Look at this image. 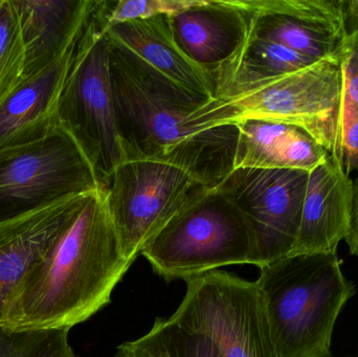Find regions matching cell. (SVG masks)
Here are the masks:
<instances>
[{
  "mask_svg": "<svg viewBox=\"0 0 358 357\" xmlns=\"http://www.w3.org/2000/svg\"><path fill=\"white\" fill-rule=\"evenodd\" d=\"M109 63L125 161H164L206 188L222 184L234 171L238 126L195 131L189 119L210 99L181 87L111 39Z\"/></svg>",
  "mask_w": 358,
  "mask_h": 357,
  "instance_id": "cell-1",
  "label": "cell"
},
{
  "mask_svg": "<svg viewBox=\"0 0 358 357\" xmlns=\"http://www.w3.org/2000/svg\"><path fill=\"white\" fill-rule=\"evenodd\" d=\"M131 265L122 251L102 187L90 195L31 270L6 327L69 330L110 303Z\"/></svg>",
  "mask_w": 358,
  "mask_h": 357,
  "instance_id": "cell-2",
  "label": "cell"
},
{
  "mask_svg": "<svg viewBox=\"0 0 358 357\" xmlns=\"http://www.w3.org/2000/svg\"><path fill=\"white\" fill-rule=\"evenodd\" d=\"M336 253L294 254L259 268L262 298L277 357H334L336 320L355 286Z\"/></svg>",
  "mask_w": 358,
  "mask_h": 357,
  "instance_id": "cell-3",
  "label": "cell"
},
{
  "mask_svg": "<svg viewBox=\"0 0 358 357\" xmlns=\"http://www.w3.org/2000/svg\"><path fill=\"white\" fill-rule=\"evenodd\" d=\"M344 61L321 60L227 96L210 99L189 119L195 131L244 119L299 126L340 154Z\"/></svg>",
  "mask_w": 358,
  "mask_h": 357,
  "instance_id": "cell-4",
  "label": "cell"
},
{
  "mask_svg": "<svg viewBox=\"0 0 358 357\" xmlns=\"http://www.w3.org/2000/svg\"><path fill=\"white\" fill-rule=\"evenodd\" d=\"M141 255L168 281H187L224 266L258 265L252 228L220 187L206 189L192 199Z\"/></svg>",
  "mask_w": 358,
  "mask_h": 357,
  "instance_id": "cell-5",
  "label": "cell"
},
{
  "mask_svg": "<svg viewBox=\"0 0 358 357\" xmlns=\"http://www.w3.org/2000/svg\"><path fill=\"white\" fill-rule=\"evenodd\" d=\"M58 123L79 145L103 187L125 161L115 121L109 39L96 0L78 39L61 94Z\"/></svg>",
  "mask_w": 358,
  "mask_h": 357,
  "instance_id": "cell-6",
  "label": "cell"
},
{
  "mask_svg": "<svg viewBox=\"0 0 358 357\" xmlns=\"http://www.w3.org/2000/svg\"><path fill=\"white\" fill-rule=\"evenodd\" d=\"M102 187L79 145L60 126L35 142L0 150V222Z\"/></svg>",
  "mask_w": 358,
  "mask_h": 357,
  "instance_id": "cell-7",
  "label": "cell"
},
{
  "mask_svg": "<svg viewBox=\"0 0 358 357\" xmlns=\"http://www.w3.org/2000/svg\"><path fill=\"white\" fill-rule=\"evenodd\" d=\"M185 282L171 320L212 337L223 357H277L256 282L219 270Z\"/></svg>",
  "mask_w": 358,
  "mask_h": 357,
  "instance_id": "cell-8",
  "label": "cell"
},
{
  "mask_svg": "<svg viewBox=\"0 0 358 357\" xmlns=\"http://www.w3.org/2000/svg\"><path fill=\"white\" fill-rule=\"evenodd\" d=\"M104 188L122 251L132 263L176 214L210 189L176 166L147 159L117 166Z\"/></svg>",
  "mask_w": 358,
  "mask_h": 357,
  "instance_id": "cell-9",
  "label": "cell"
},
{
  "mask_svg": "<svg viewBox=\"0 0 358 357\" xmlns=\"http://www.w3.org/2000/svg\"><path fill=\"white\" fill-rule=\"evenodd\" d=\"M308 175L301 170L240 168L219 184L252 228L257 268L294 252Z\"/></svg>",
  "mask_w": 358,
  "mask_h": 357,
  "instance_id": "cell-10",
  "label": "cell"
},
{
  "mask_svg": "<svg viewBox=\"0 0 358 357\" xmlns=\"http://www.w3.org/2000/svg\"><path fill=\"white\" fill-rule=\"evenodd\" d=\"M245 14L248 36L315 61H345L351 44L341 0H231Z\"/></svg>",
  "mask_w": 358,
  "mask_h": 357,
  "instance_id": "cell-11",
  "label": "cell"
},
{
  "mask_svg": "<svg viewBox=\"0 0 358 357\" xmlns=\"http://www.w3.org/2000/svg\"><path fill=\"white\" fill-rule=\"evenodd\" d=\"M90 194L69 197L0 222V326H6L10 307L31 270Z\"/></svg>",
  "mask_w": 358,
  "mask_h": 357,
  "instance_id": "cell-12",
  "label": "cell"
},
{
  "mask_svg": "<svg viewBox=\"0 0 358 357\" xmlns=\"http://www.w3.org/2000/svg\"><path fill=\"white\" fill-rule=\"evenodd\" d=\"M355 184L340 154L330 152L309 172L302 219L294 254L336 253L346 239L352 211Z\"/></svg>",
  "mask_w": 358,
  "mask_h": 357,
  "instance_id": "cell-13",
  "label": "cell"
},
{
  "mask_svg": "<svg viewBox=\"0 0 358 357\" xmlns=\"http://www.w3.org/2000/svg\"><path fill=\"white\" fill-rule=\"evenodd\" d=\"M169 20L181 52L213 82L248 39L245 14L231 0H201Z\"/></svg>",
  "mask_w": 358,
  "mask_h": 357,
  "instance_id": "cell-14",
  "label": "cell"
},
{
  "mask_svg": "<svg viewBox=\"0 0 358 357\" xmlns=\"http://www.w3.org/2000/svg\"><path fill=\"white\" fill-rule=\"evenodd\" d=\"M77 42L0 102V150L35 142L58 127L59 102Z\"/></svg>",
  "mask_w": 358,
  "mask_h": 357,
  "instance_id": "cell-15",
  "label": "cell"
},
{
  "mask_svg": "<svg viewBox=\"0 0 358 357\" xmlns=\"http://www.w3.org/2000/svg\"><path fill=\"white\" fill-rule=\"evenodd\" d=\"M94 0H13L25 50L24 80L50 66L79 39Z\"/></svg>",
  "mask_w": 358,
  "mask_h": 357,
  "instance_id": "cell-16",
  "label": "cell"
},
{
  "mask_svg": "<svg viewBox=\"0 0 358 357\" xmlns=\"http://www.w3.org/2000/svg\"><path fill=\"white\" fill-rule=\"evenodd\" d=\"M239 129L234 170L289 169L310 172L329 155L306 130L292 124L244 119Z\"/></svg>",
  "mask_w": 358,
  "mask_h": 357,
  "instance_id": "cell-17",
  "label": "cell"
},
{
  "mask_svg": "<svg viewBox=\"0 0 358 357\" xmlns=\"http://www.w3.org/2000/svg\"><path fill=\"white\" fill-rule=\"evenodd\" d=\"M106 35L181 87L214 99L212 78L181 52L167 15L119 23L106 29Z\"/></svg>",
  "mask_w": 358,
  "mask_h": 357,
  "instance_id": "cell-18",
  "label": "cell"
},
{
  "mask_svg": "<svg viewBox=\"0 0 358 357\" xmlns=\"http://www.w3.org/2000/svg\"><path fill=\"white\" fill-rule=\"evenodd\" d=\"M315 62L275 42L248 36L241 50L215 77L214 99L234 96L254 84L300 71Z\"/></svg>",
  "mask_w": 358,
  "mask_h": 357,
  "instance_id": "cell-19",
  "label": "cell"
},
{
  "mask_svg": "<svg viewBox=\"0 0 358 357\" xmlns=\"http://www.w3.org/2000/svg\"><path fill=\"white\" fill-rule=\"evenodd\" d=\"M25 50L13 0H0V102L24 81Z\"/></svg>",
  "mask_w": 358,
  "mask_h": 357,
  "instance_id": "cell-20",
  "label": "cell"
},
{
  "mask_svg": "<svg viewBox=\"0 0 358 357\" xmlns=\"http://www.w3.org/2000/svg\"><path fill=\"white\" fill-rule=\"evenodd\" d=\"M201 0H98V8L105 21V31L126 21L142 20L161 15L182 12Z\"/></svg>",
  "mask_w": 358,
  "mask_h": 357,
  "instance_id": "cell-21",
  "label": "cell"
},
{
  "mask_svg": "<svg viewBox=\"0 0 358 357\" xmlns=\"http://www.w3.org/2000/svg\"><path fill=\"white\" fill-rule=\"evenodd\" d=\"M169 357H223L212 337L178 324L171 319H157Z\"/></svg>",
  "mask_w": 358,
  "mask_h": 357,
  "instance_id": "cell-22",
  "label": "cell"
},
{
  "mask_svg": "<svg viewBox=\"0 0 358 357\" xmlns=\"http://www.w3.org/2000/svg\"><path fill=\"white\" fill-rule=\"evenodd\" d=\"M340 157L347 174L358 173V109L343 101Z\"/></svg>",
  "mask_w": 358,
  "mask_h": 357,
  "instance_id": "cell-23",
  "label": "cell"
},
{
  "mask_svg": "<svg viewBox=\"0 0 358 357\" xmlns=\"http://www.w3.org/2000/svg\"><path fill=\"white\" fill-rule=\"evenodd\" d=\"M64 329L33 330L25 357H78L69 343Z\"/></svg>",
  "mask_w": 358,
  "mask_h": 357,
  "instance_id": "cell-24",
  "label": "cell"
},
{
  "mask_svg": "<svg viewBox=\"0 0 358 357\" xmlns=\"http://www.w3.org/2000/svg\"><path fill=\"white\" fill-rule=\"evenodd\" d=\"M33 330H14L0 326V357H25Z\"/></svg>",
  "mask_w": 358,
  "mask_h": 357,
  "instance_id": "cell-25",
  "label": "cell"
},
{
  "mask_svg": "<svg viewBox=\"0 0 358 357\" xmlns=\"http://www.w3.org/2000/svg\"><path fill=\"white\" fill-rule=\"evenodd\" d=\"M344 86H343V101L358 109V61L355 54H350L345 59Z\"/></svg>",
  "mask_w": 358,
  "mask_h": 357,
  "instance_id": "cell-26",
  "label": "cell"
},
{
  "mask_svg": "<svg viewBox=\"0 0 358 357\" xmlns=\"http://www.w3.org/2000/svg\"><path fill=\"white\" fill-rule=\"evenodd\" d=\"M355 194H353L352 211H351L350 224H349L348 235L346 241L349 247V253L358 258V173L353 177Z\"/></svg>",
  "mask_w": 358,
  "mask_h": 357,
  "instance_id": "cell-27",
  "label": "cell"
},
{
  "mask_svg": "<svg viewBox=\"0 0 358 357\" xmlns=\"http://www.w3.org/2000/svg\"><path fill=\"white\" fill-rule=\"evenodd\" d=\"M345 31L349 42L358 35V0H341Z\"/></svg>",
  "mask_w": 358,
  "mask_h": 357,
  "instance_id": "cell-28",
  "label": "cell"
},
{
  "mask_svg": "<svg viewBox=\"0 0 358 357\" xmlns=\"http://www.w3.org/2000/svg\"><path fill=\"white\" fill-rule=\"evenodd\" d=\"M351 52L355 54V58L358 61V35L351 42Z\"/></svg>",
  "mask_w": 358,
  "mask_h": 357,
  "instance_id": "cell-29",
  "label": "cell"
}]
</instances>
